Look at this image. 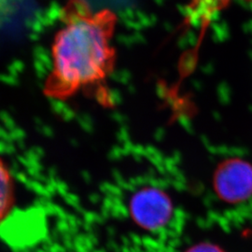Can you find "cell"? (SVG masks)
<instances>
[{"mask_svg": "<svg viewBox=\"0 0 252 252\" xmlns=\"http://www.w3.org/2000/svg\"><path fill=\"white\" fill-rule=\"evenodd\" d=\"M14 202L13 180L7 165L0 158V223L9 215Z\"/></svg>", "mask_w": 252, "mask_h": 252, "instance_id": "5b68a950", "label": "cell"}, {"mask_svg": "<svg viewBox=\"0 0 252 252\" xmlns=\"http://www.w3.org/2000/svg\"><path fill=\"white\" fill-rule=\"evenodd\" d=\"M231 0H191L188 7V19L190 23H204L219 10L225 8Z\"/></svg>", "mask_w": 252, "mask_h": 252, "instance_id": "277c9868", "label": "cell"}, {"mask_svg": "<svg viewBox=\"0 0 252 252\" xmlns=\"http://www.w3.org/2000/svg\"><path fill=\"white\" fill-rule=\"evenodd\" d=\"M62 22L54 36L53 67L44 94L64 101L100 86L112 72L115 50L111 39L117 19L110 10L94 13L83 0H70L62 11Z\"/></svg>", "mask_w": 252, "mask_h": 252, "instance_id": "6da1fadb", "label": "cell"}, {"mask_svg": "<svg viewBox=\"0 0 252 252\" xmlns=\"http://www.w3.org/2000/svg\"><path fill=\"white\" fill-rule=\"evenodd\" d=\"M127 205L133 221L149 232L166 228L177 211L171 194L158 183H144L138 186L130 194Z\"/></svg>", "mask_w": 252, "mask_h": 252, "instance_id": "7a4b0ae2", "label": "cell"}, {"mask_svg": "<svg viewBox=\"0 0 252 252\" xmlns=\"http://www.w3.org/2000/svg\"><path fill=\"white\" fill-rule=\"evenodd\" d=\"M212 186L218 199L226 206L252 202V163L242 158H228L214 172Z\"/></svg>", "mask_w": 252, "mask_h": 252, "instance_id": "3957f363", "label": "cell"}, {"mask_svg": "<svg viewBox=\"0 0 252 252\" xmlns=\"http://www.w3.org/2000/svg\"><path fill=\"white\" fill-rule=\"evenodd\" d=\"M186 252H224L217 245L211 243H200L191 247Z\"/></svg>", "mask_w": 252, "mask_h": 252, "instance_id": "8992f818", "label": "cell"}]
</instances>
